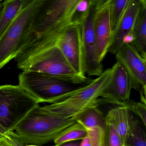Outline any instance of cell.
<instances>
[{"label": "cell", "instance_id": "1", "mask_svg": "<svg viewBox=\"0 0 146 146\" xmlns=\"http://www.w3.org/2000/svg\"><path fill=\"white\" fill-rule=\"evenodd\" d=\"M78 0H38L25 36L20 52L15 58L22 70L35 57L56 45L63 29L71 23Z\"/></svg>", "mask_w": 146, "mask_h": 146}, {"label": "cell", "instance_id": "2", "mask_svg": "<svg viewBox=\"0 0 146 146\" xmlns=\"http://www.w3.org/2000/svg\"><path fill=\"white\" fill-rule=\"evenodd\" d=\"M40 107L31 111L10 135L14 146H40L54 141L66 128L76 122L42 111Z\"/></svg>", "mask_w": 146, "mask_h": 146}, {"label": "cell", "instance_id": "3", "mask_svg": "<svg viewBox=\"0 0 146 146\" xmlns=\"http://www.w3.org/2000/svg\"><path fill=\"white\" fill-rule=\"evenodd\" d=\"M111 68L103 71L96 78L83 87L64 95L60 101L40 107L42 111L60 117L72 118L87 108L98 106V100L107 82Z\"/></svg>", "mask_w": 146, "mask_h": 146}, {"label": "cell", "instance_id": "4", "mask_svg": "<svg viewBox=\"0 0 146 146\" xmlns=\"http://www.w3.org/2000/svg\"><path fill=\"white\" fill-rule=\"evenodd\" d=\"M39 106L37 101L19 85L0 86V125L9 136L29 113Z\"/></svg>", "mask_w": 146, "mask_h": 146}, {"label": "cell", "instance_id": "5", "mask_svg": "<svg viewBox=\"0 0 146 146\" xmlns=\"http://www.w3.org/2000/svg\"><path fill=\"white\" fill-rule=\"evenodd\" d=\"M19 85L39 103L58 102L64 95L76 88V84L35 72L23 71L19 76Z\"/></svg>", "mask_w": 146, "mask_h": 146}, {"label": "cell", "instance_id": "6", "mask_svg": "<svg viewBox=\"0 0 146 146\" xmlns=\"http://www.w3.org/2000/svg\"><path fill=\"white\" fill-rule=\"evenodd\" d=\"M22 70L45 73L76 85L88 84L92 81L73 70L57 45L35 57Z\"/></svg>", "mask_w": 146, "mask_h": 146}, {"label": "cell", "instance_id": "7", "mask_svg": "<svg viewBox=\"0 0 146 146\" xmlns=\"http://www.w3.org/2000/svg\"><path fill=\"white\" fill-rule=\"evenodd\" d=\"M38 2V0H31L0 37V69L20 52Z\"/></svg>", "mask_w": 146, "mask_h": 146}, {"label": "cell", "instance_id": "8", "mask_svg": "<svg viewBox=\"0 0 146 146\" xmlns=\"http://www.w3.org/2000/svg\"><path fill=\"white\" fill-rule=\"evenodd\" d=\"M128 74L131 88L140 94L141 102L146 104V59L131 44H123L115 54Z\"/></svg>", "mask_w": 146, "mask_h": 146}, {"label": "cell", "instance_id": "9", "mask_svg": "<svg viewBox=\"0 0 146 146\" xmlns=\"http://www.w3.org/2000/svg\"><path fill=\"white\" fill-rule=\"evenodd\" d=\"M96 0H91L89 9L80 23L84 70L88 76H99L103 72V65L97 58L93 19Z\"/></svg>", "mask_w": 146, "mask_h": 146}, {"label": "cell", "instance_id": "10", "mask_svg": "<svg viewBox=\"0 0 146 146\" xmlns=\"http://www.w3.org/2000/svg\"><path fill=\"white\" fill-rule=\"evenodd\" d=\"M56 45L73 70L86 76L84 70L80 24H70L62 30Z\"/></svg>", "mask_w": 146, "mask_h": 146}, {"label": "cell", "instance_id": "11", "mask_svg": "<svg viewBox=\"0 0 146 146\" xmlns=\"http://www.w3.org/2000/svg\"><path fill=\"white\" fill-rule=\"evenodd\" d=\"M131 88L130 81L123 66L116 62L111 68L107 82L103 89L98 105H117L130 99Z\"/></svg>", "mask_w": 146, "mask_h": 146}, {"label": "cell", "instance_id": "12", "mask_svg": "<svg viewBox=\"0 0 146 146\" xmlns=\"http://www.w3.org/2000/svg\"><path fill=\"white\" fill-rule=\"evenodd\" d=\"M110 2V0H96L93 28L97 58L101 63L108 53L112 35Z\"/></svg>", "mask_w": 146, "mask_h": 146}, {"label": "cell", "instance_id": "13", "mask_svg": "<svg viewBox=\"0 0 146 146\" xmlns=\"http://www.w3.org/2000/svg\"><path fill=\"white\" fill-rule=\"evenodd\" d=\"M143 0H128L123 13L112 32L108 52L115 55L123 45V40L131 33Z\"/></svg>", "mask_w": 146, "mask_h": 146}, {"label": "cell", "instance_id": "14", "mask_svg": "<svg viewBox=\"0 0 146 146\" xmlns=\"http://www.w3.org/2000/svg\"><path fill=\"white\" fill-rule=\"evenodd\" d=\"M131 113L125 107L117 106L105 116L106 123L111 125L115 128L123 146L125 145L131 131L138 121L134 119Z\"/></svg>", "mask_w": 146, "mask_h": 146}, {"label": "cell", "instance_id": "15", "mask_svg": "<svg viewBox=\"0 0 146 146\" xmlns=\"http://www.w3.org/2000/svg\"><path fill=\"white\" fill-rule=\"evenodd\" d=\"M130 34L133 37V45L140 55L146 59V1L143 3L133 24Z\"/></svg>", "mask_w": 146, "mask_h": 146}, {"label": "cell", "instance_id": "16", "mask_svg": "<svg viewBox=\"0 0 146 146\" xmlns=\"http://www.w3.org/2000/svg\"><path fill=\"white\" fill-rule=\"evenodd\" d=\"M31 0L4 1L0 11V37Z\"/></svg>", "mask_w": 146, "mask_h": 146}, {"label": "cell", "instance_id": "17", "mask_svg": "<svg viewBox=\"0 0 146 146\" xmlns=\"http://www.w3.org/2000/svg\"><path fill=\"white\" fill-rule=\"evenodd\" d=\"M71 119L73 121L81 124L84 128L104 126L106 125L105 117L98 108V106L87 108Z\"/></svg>", "mask_w": 146, "mask_h": 146}, {"label": "cell", "instance_id": "18", "mask_svg": "<svg viewBox=\"0 0 146 146\" xmlns=\"http://www.w3.org/2000/svg\"><path fill=\"white\" fill-rule=\"evenodd\" d=\"M87 135L85 128L78 122L74 123L64 129L54 140L56 145L66 143L82 140Z\"/></svg>", "mask_w": 146, "mask_h": 146}, {"label": "cell", "instance_id": "19", "mask_svg": "<svg viewBox=\"0 0 146 146\" xmlns=\"http://www.w3.org/2000/svg\"><path fill=\"white\" fill-rule=\"evenodd\" d=\"M85 129L90 139L91 146H108L106 125Z\"/></svg>", "mask_w": 146, "mask_h": 146}, {"label": "cell", "instance_id": "20", "mask_svg": "<svg viewBox=\"0 0 146 146\" xmlns=\"http://www.w3.org/2000/svg\"><path fill=\"white\" fill-rule=\"evenodd\" d=\"M128 1V0H110V18L112 32L117 25Z\"/></svg>", "mask_w": 146, "mask_h": 146}, {"label": "cell", "instance_id": "21", "mask_svg": "<svg viewBox=\"0 0 146 146\" xmlns=\"http://www.w3.org/2000/svg\"><path fill=\"white\" fill-rule=\"evenodd\" d=\"M125 146H146V134L139 121L131 131Z\"/></svg>", "mask_w": 146, "mask_h": 146}, {"label": "cell", "instance_id": "22", "mask_svg": "<svg viewBox=\"0 0 146 146\" xmlns=\"http://www.w3.org/2000/svg\"><path fill=\"white\" fill-rule=\"evenodd\" d=\"M116 105L125 107L131 112L134 113L139 116L144 126L146 127V104L141 102H135L129 99L124 102L118 103Z\"/></svg>", "mask_w": 146, "mask_h": 146}, {"label": "cell", "instance_id": "23", "mask_svg": "<svg viewBox=\"0 0 146 146\" xmlns=\"http://www.w3.org/2000/svg\"><path fill=\"white\" fill-rule=\"evenodd\" d=\"M91 0H78L71 18V23L80 24L86 15L90 6Z\"/></svg>", "mask_w": 146, "mask_h": 146}, {"label": "cell", "instance_id": "24", "mask_svg": "<svg viewBox=\"0 0 146 146\" xmlns=\"http://www.w3.org/2000/svg\"><path fill=\"white\" fill-rule=\"evenodd\" d=\"M106 129L108 146H123L119 135L114 127L111 125L106 123Z\"/></svg>", "mask_w": 146, "mask_h": 146}, {"label": "cell", "instance_id": "25", "mask_svg": "<svg viewBox=\"0 0 146 146\" xmlns=\"http://www.w3.org/2000/svg\"><path fill=\"white\" fill-rule=\"evenodd\" d=\"M0 146H14V144L9 139L5 137H1Z\"/></svg>", "mask_w": 146, "mask_h": 146}, {"label": "cell", "instance_id": "26", "mask_svg": "<svg viewBox=\"0 0 146 146\" xmlns=\"http://www.w3.org/2000/svg\"><path fill=\"white\" fill-rule=\"evenodd\" d=\"M80 146H91L90 139L88 134L86 137L82 139L80 143Z\"/></svg>", "mask_w": 146, "mask_h": 146}, {"label": "cell", "instance_id": "27", "mask_svg": "<svg viewBox=\"0 0 146 146\" xmlns=\"http://www.w3.org/2000/svg\"><path fill=\"white\" fill-rule=\"evenodd\" d=\"M0 137H5L10 140V136L4 128L0 125Z\"/></svg>", "mask_w": 146, "mask_h": 146}, {"label": "cell", "instance_id": "28", "mask_svg": "<svg viewBox=\"0 0 146 146\" xmlns=\"http://www.w3.org/2000/svg\"><path fill=\"white\" fill-rule=\"evenodd\" d=\"M80 143L74 141L66 143L59 145H55L53 146H80Z\"/></svg>", "mask_w": 146, "mask_h": 146}, {"label": "cell", "instance_id": "29", "mask_svg": "<svg viewBox=\"0 0 146 146\" xmlns=\"http://www.w3.org/2000/svg\"><path fill=\"white\" fill-rule=\"evenodd\" d=\"M3 3H4V1L0 0V11L1 10L3 7Z\"/></svg>", "mask_w": 146, "mask_h": 146}, {"label": "cell", "instance_id": "30", "mask_svg": "<svg viewBox=\"0 0 146 146\" xmlns=\"http://www.w3.org/2000/svg\"><path fill=\"white\" fill-rule=\"evenodd\" d=\"M36 146V145H27V146Z\"/></svg>", "mask_w": 146, "mask_h": 146}, {"label": "cell", "instance_id": "31", "mask_svg": "<svg viewBox=\"0 0 146 146\" xmlns=\"http://www.w3.org/2000/svg\"></svg>", "mask_w": 146, "mask_h": 146}, {"label": "cell", "instance_id": "32", "mask_svg": "<svg viewBox=\"0 0 146 146\" xmlns=\"http://www.w3.org/2000/svg\"><path fill=\"white\" fill-rule=\"evenodd\" d=\"M0 138H1V137H0Z\"/></svg>", "mask_w": 146, "mask_h": 146}]
</instances>
